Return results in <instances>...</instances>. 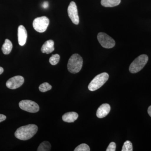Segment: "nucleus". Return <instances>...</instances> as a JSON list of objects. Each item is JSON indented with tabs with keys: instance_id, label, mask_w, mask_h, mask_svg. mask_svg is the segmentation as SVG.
Segmentation results:
<instances>
[{
	"instance_id": "6ab92c4d",
	"label": "nucleus",
	"mask_w": 151,
	"mask_h": 151,
	"mask_svg": "<svg viewBox=\"0 0 151 151\" xmlns=\"http://www.w3.org/2000/svg\"><path fill=\"white\" fill-rule=\"evenodd\" d=\"M133 146L132 142L129 141H127L124 142L122 147V151H132Z\"/></svg>"
},
{
	"instance_id": "a211bd4d",
	"label": "nucleus",
	"mask_w": 151,
	"mask_h": 151,
	"mask_svg": "<svg viewBox=\"0 0 151 151\" xmlns=\"http://www.w3.org/2000/svg\"><path fill=\"white\" fill-rule=\"evenodd\" d=\"M60 57L58 54L52 55L49 59V62L52 65H55L59 62Z\"/></svg>"
},
{
	"instance_id": "f257e3e1",
	"label": "nucleus",
	"mask_w": 151,
	"mask_h": 151,
	"mask_svg": "<svg viewBox=\"0 0 151 151\" xmlns=\"http://www.w3.org/2000/svg\"><path fill=\"white\" fill-rule=\"evenodd\" d=\"M38 127L35 124H29L18 128L15 132V136L21 140H27L36 134Z\"/></svg>"
},
{
	"instance_id": "20e7f679",
	"label": "nucleus",
	"mask_w": 151,
	"mask_h": 151,
	"mask_svg": "<svg viewBox=\"0 0 151 151\" xmlns=\"http://www.w3.org/2000/svg\"><path fill=\"white\" fill-rule=\"evenodd\" d=\"M109 75L108 73H102L96 76L89 83L88 89L91 91H94L99 89L108 81Z\"/></svg>"
},
{
	"instance_id": "393cba45",
	"label": "nucleus",
	"mask_w": 151,
	"mask_h": 151,
	"mask_svg": "<svg viewBox=\"0 0 151 151\" xmlns=\"http://www.w3.org/2000/svg\"><path fill=\"white\" fill-rule=\"evenodd\" d=\"M4 68H3L2 67H1V66H0V75L2 73H3V72H4Z\"/></svg>"
},
{
	"instance_id": "4468645a",
	"label": "nucleus",
	"mask_w": 151,
	"mask_h": 151,
	"mask_svg": "<svg viewBox=\"0 0 151 151\" xmlns=\"http://www.w3.org/2000/svg\"><path fill=\"white\" fill-rule=\"evenodd\" d=\"M13 48V45L10 40L9 39H6L2 47V50L3 53L5 55H8L10 53Z\"/></svg>"
},
{
	"instance_id": "9b49d317",
	"label": "nucleus",
	"mask_w": 151,
	"mask_h": 151,
	"mask_svg": "<svg viewBox=\"0 0 151 151\" xmlns=\"http://www.w3.org/2000/svg\"><path fill=\"white\" fill-rule=\"evenodd\" d=\"M111 106L108 104L105 103L100 105L97 111L96 115L99 119H103L106 117L110 113Z\"/></svg>"
},
{
	"instance_id": "f3484780",
	"label": "nucleus",
	"mask_w": 151,
	"mask_h": 151,
	"mask_svg": "<svg viewBox=\"0 0 151 151\" xmlns=\"http://www.w3.org/2000/svg\"><path fill=\"white\" fill-rule=\"evenodd\" d=\"M52 89V86L47 82H45L40 85L39 89L40 92H46Z\"/></svg>"
},
{
	"instance_id": "5701e85b",
	"label": "nucleus",
	"mask_w": 151,
	"mask_h": 151,
	"mask_svg": "<svg viewBox=\"0 0 151 151\" xmlns=\"http://www.w3.org/2000/svg\"><path fill=\"white\" fill-rule=\"evenodd\" d=\"M42 6L44 9H46L48 7V3L47 1H45L43 3V5Z\"/></svg>"
},
{
	"instance_id": "0eeeda50",
	"label": "nucleus",
	"mask_w": 151,
	"mask_h": 151,
	"mask_svg": "<svg viewBox=\"0 0 151 151\" xmlns=\"http://www.w3.org/2000/svg\"><path fill=\"white\" fill-rule=\"evenodd\" d=\"M19 107L23 111L31 113L38 112L40 108L38 105L30 100H23L19 103Z\"/></svg>"
},
{
	"instance_id": "6e6552de",
	"label": "nucleus",
	"mask_w": 151,
	"mask_h": 151,
	"mask_svg": "<svg viewBox=\"0 0 151 151\" xmlns=\"http://www.w3.org/2000/svg\"><path fill=\"white\" fill-rule=\"evenodd\" d=\"M68 15L71 21L75 24H79V19L77 10V6L74 2H71L68 8Z\"/></svg>"
},
{
	"instance_id": "aec40b11",
	"label": "nucleus",
	"mask_w": 151,
	"mask_h": 151,
	"mask_svg": "<svg viewBox=\"0 0 151 151\" xmlns=\"http://www.w3.org/2000/svg\"><path fill=\"white\" fill-rule=\"evenodd\" d=\"M90 148L88 145L86 144H82L77 146L76 148L74 151H89Z\"/></svg>"
},
{
	"instance_id": "7ed1b4c3",
	"label": "nucleus",
	"mask_w": 151,
	"mask_h": 151,
	"mask_svg": "<svg viewBox=\"0 0 151 151\" xmlns=\"http://www.w3.org/2000/svg\"><path fill=\"white\" fill-rule=\"evenodd\" d=\"M148 59V57L146 55H141L138 57L130 65V72L135 73L140 71L146 65Z\"/></svg>"
},
{
	"instance_id": "1a4fd4ad",
	"label": "nucleus",
	"mask_w": 151,
	"mask_h": 151,
	"mask_svg": "<svg viewBox=\"0 0 151 151\" xmlns=\"http://www.w3.org/2000/svg\"><path fill=\"white\" fill-rule=\"evenodd\" d=\"M24 81L23 76H16L9 79L6 83V86L10 89H17L22 85Z\"/></svg>"
},
{
	"instance_id": "f8f14e48",
	"label": "nucleus",
	"mask_w": 151,
	"mask_h": 151,
	"mask_svg": "<svg viewBox=\"0 0 151 151\" xmlns=\"http://www.w3.org/2000/svg\"><path fill=\"white\" fill-rule=\"evenodd\" d=\"M54 42L52 40L46 41L41 49V51L43 53L48 54L51 53L54 50Z\"/></svg>"
},
{
	"instance_id": "f03ea898",
	"label": "nucleus",
	"mask_w": 151,
	"mask_h": 151,
	"mask_svg": "<svg viewBox=\"0 0 151 151\" xmlns=\"http://www.w3.org/2000/svg\"><path fill=\"white\" fill-rule=\"evenodd\" d=\"M83 62V59L79 55L73 54L69 58L68 63V71L72 73H78L82 68Z\"/></svg>"
},
{
	"instance_id": "ddd939ff",
	"label": "nucleus",
	"mask_w": 151,
	"mask_h": 151,
	"mask_svg": "<svg viewBox=\"0 0 151 151\" xmlns=\"http://www.w3.org/2000/svg\"><path fill=\"white\" fill-rule=\"evenodd\" d=\"M78 116V114L76 112H68L62 116V120L67 123H73L77 120Z\"/></svg>"
},
{
	"instance_id": "2eb2a0df",
	"label": "nucleus",
	"mask_w": 151,
	"mask_h": 151,
	"mask_svg": "<svg viewBox=\"0 0 151 151\" xmlns=\"http://www.w3.org/2000/svg\"><path fill=\"white\" fill-rule=\"evenodd\" d=\"M121 2V0H101V4L105 7H113L119 5Z\"/></svg>"
},
{
	"instance_id": "dca6fc26",
	"label": "nucleus",
	"mask_w": 151,
	"mask_h": 151,
	"mask_svg": "<svg viewBox=\"0 0 151 151\" xmlns=\"http://www.w3.org/2000/svg\"><path fill=\"white\" fill-rule=\"evenodd\" d=\"M51 149V145L47 141H44L41 143L38 148V151H49Z\"/></svg>"
},
{
	"instance_id": "4be33fe9",
	"label": "nucleus",
	"mask_w": 151,
	"mask_h": 151,
	"mask_svg": "<svg viewBox=\"0 0 151 151\" xmlns=\"http://www.w3.org/2000/svg\"><path fill=\"white\" fill-rule=\"evenodd\" d=\"M6 119V117L3 114H0V123L5 121Z\"/></svg>"
},
{
	"instance_id": "b1692460",
	"label": "nucleus",
	"mask_w": 151,
	"mask_h": 151,
	"mask_svg": "<svg viewBox=\"0 0 151 151\" xmlns=\"http://www.w3.org/2000/svg\"><path fill=\"white\" fill-rule=\"evenodd\" d=\"M148 113L149 116L151 117V105L149 107L148 109Z\"/></svg>"
},
{
	"instance_id": "9d476101",
	"label": "nucleus",
	"mask_w": 151,
	"mask_h": 151,
	"mask_svg": "<svg viewBox=\"0 0 151 151\" xmlns=\"http://www.w3.org/2000/svg\"><path fill=\"white\" fill-rule=\"evenodd\" d=\"M27 31L23 25H20L18 29V39L19 45L23 46L25 44L27 40Z\"/></svg>"
},
{
	"instance_id": "423d86ee",
	"label": "nucleus",
	"mask_w": 151,
	"mask_h": 151,
	"mask_svg": "<svg viewBox=\"0 0 151 151\" xmlns=\"http://www.w3.org/2000/svg\"><path fill=\"white\" fill-rule=\"evenodd\" d=\"M97 37L99 43L104 48H111L115 46L116 44L115 40L107 34L104 32L99 33Z\"/></svg>"
},
{
	"instance_id": "39448f33",
	"label": "nucleus",
	"mask_w": 151,
	"mask_h": 151,
	"mask_svg": "<svg viewBox=\"0 0 151 151\" xmlns=\"http://www.w3.org/2000/svg\"><path fill=\"white\" fill-rule=\"evenodd\" d=\"M50 21L46 17H41L35 19L33 22V27L37 32H45L49 24Z\"/></svg>"
},
{
	"instance_id": "412c9836",
	"label": "nucleus",
	"mask_w": 151,
	"mask_h": 151,
	"mask_svg": "<svg viewBox=\"0 0 151 151\" xmlns=\"http://www.w3.org/2000/svg\"><path fill=\"white\" fill-rule=\"evenodd\" d=\"M116 150V144L114 142H112L110 143L108 148H107L106 151H115Z\"/></svg>"
}]
</instances>
